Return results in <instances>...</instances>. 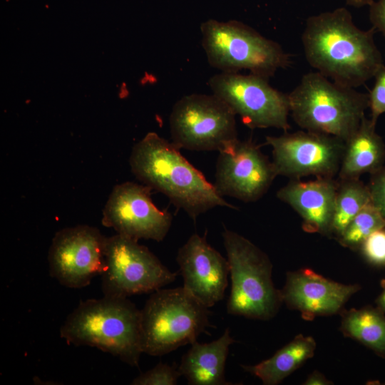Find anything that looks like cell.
<instances>
[{
  "label": "cell",
  "mask_w": 385,
  "mask_h": 385,
  "mask_svg": "<svg viewBox=\"0 0 385 385\" xmlns=\"http://www.w3.org/2000/svg\"><path fill=\"white\" fill-rule=\"evenodd\" d=\"M374 84L369 91V108L370 120L376 124L379 117L385 113V66H381L374 76Z\"/></svg>",
  "instance_id": "484cf974"
},
{
  "label": "cell",
  "mask_w": 385,
  "mask_h": 385,
  "mask_svg": "<svg viewBox=\"0 0 385 385\" xmlns=\"http://www.w3.org/2000/svg\"><path fill=\"white\" fill-rule=\"evenodd\" d=\"M375 31L358 28L344 7L311 16L302 34L307 61L334 82L356 88L384 65Z\"/></svg>",
  "instance_id": "6da1fadb"
},
{
  "label": "cell",
  "mask_w": 385,
  "mask_h": 385,
  "mask_svg": "<svg viewBox=\"0 0 385 385\" xmlns=\"http://www.w3.org/2000/svg\"><path fill=\"white\" fill-rule=\"evenodd\" d=\"M129 163L139 180L166 195L194 220L216 207L236 209L188 161L180 148L155 133H147L133 146Z\"/></svg>",
  "instance_id": "7a4b0ae2"
},
{
  "label": "cell",
  "mask_w": 385,
  "mask_h": 385,
  "mask_svg": "<svg viewBox=\"0 0 385 385\" xmlns=\"http://www.w3.org/2000/svg\"><path fill=\"white\" fill-rule=\"evenodd\" d=\"M222 235L231 279L227 312L253 319L273 318L282 302L272 282L269 257L234 231L225 228Z\"/></svg>",
  "instance_id": "8992f818"
},
{
  "label": "cell",
  "mask_w": 385,
  "mask_h": 385,
  "mask_svg": "<svg viewBox=\"0 0 385 385\" xmlns=\"http://www.w3.org/2000/svg\"><path fill=\"white\" fill-rule=\"evenodd\" d=\"M235 342L227 328L216 340L191 344L178 369L190 385H231L225 369L230 345Z\"/></svg>",
  "instance_id": "ac0fdd59"
},
{
  "label": "cell",
  "mask_w": 385,
  "mask_h": 385,
  "mask_svg": "<svg viewBox=\"0 0 385 385\" xmlns=\"http://www.w3.org/2000/svg\"><path fill=\"white\" fill-rule=\"evenodd\" d=\"M152 188L125 182L115 185L103 210L102 225L117 234L137 240H164L172 224V215L153 202Z\"/></svg>",
  "instance_id": "4fadbf2b"
},
{
  "label": "cell",
  "mask_w": 385,
  "mask_h": 385,
  "mask_svg": "<svg viewBox=\"0 0 385 385\" xmlns=\"http://www.w3.org/2000/svg\"><path fill=\"white\" fill-rule=\"evenodd\" d=\"M200 31L208 63L221 72L245 69L269 78L291 64L290 55L278 43L242 22L209 19Z\"/></svg>",
  "instance_id": "52a82bcc"
},
{
  "label": "cell",
  "mask_w": 385,
  "mask_h": 385,
  "mask_svg": "<svg viewBox=\"0 0 385 385\" xmlns=\"http://www.w3.org/2000/svg\"><path fill=\"white\" fill-rule=\"evenodd\" d=\"M218 152L214 186L222 197L256 201L277 176L272 162L251 140L235 139Z\"/></svg>",
  "instance_id": "5bb4252c"
},
{
  "label": "cell",
  "mask_w": 385,
  "mask_h": 385,
  "mask_svg": "<svg viewBox=\"0 0 385 385\" xmlns=\"http://www.w3.org/2000/svg\"><path fill=\"white\" fill-rule=\"evenodd\" d=\"M69 344L89 346L139 366L140 309L128 298L104 296L81 302L60 328Z\"/></svg>",
  "instance_id": "3957f363"
},
{
  "label": "cell",
  "mask_w": 385,
  "mask_h": 385,
  "mask_svg": "<svg viewBox=\"0 0 385 385\" xmlns=\"http://www.w3.org/2000/svg\"><path fill=\"white\" fill-rule=\"evenodd\" d=\"M346 3L355 7L369 6L374 0H346Z\"/></svg>",
  "instance_id": "4dcf8cb0"
},
{
  "label": "cell",
  "mask_w": 385,
  "mask_h": 385,
  "mask_svg": "<svg viewBox=\"0 0 385 385\" xmlns=\"http://www.w3.org/2000/svg\"><path fill=\"white\" fill-rule=\"evenodd\" d=\"M316 342L312 337L299 334L274 354L255 365H241L265 385H277L314 356Z\"/></svg>",
  "instance_id": "ffe728a7"
},
{
  "label": "cell",
  "mask_w": 385,
  "mask_h": 385,
  "mask_svg": "<svg viewBox=\"0 0 385 385\" xmlns=\"http://www.w3.org/2000/svg\"><path fill=\"white\" fill-rule=\"evenodd\" d=\"M180 376H181L177 366L160 362L135 378L131 384L175 385Z\"/></svg>",
  "instance_id": "cb8c5ba5"
},
{
  "label": "cell",
  "mask_w": 385,
  "mask_h": 385,
  "mask_svg": "<svg viewBox=\"0 0 385 385\" xmlns=\"http://www.w3.org/2000/svg\"><path fill=\"white\" fill-rule=\"evenodd\" d=\"M384 227L385 218L370 202L350 222L338 240L341 245L356 249L370 235Z\"/></svg>",
  "instance_id": "603a6c76"
},
{
  "label": "cell",
  "mask_w": 385,
  "mask_h": 385,
  "mask_svg": "<svg viewBox=\"0 0 385 385\" xmlns=\"http://www.w3.org/2000/svg\"><path fill=\"white\" fill-rule=\"evenodd\" d=\"M369 6V20L372 27L385 37V0H374Z\"/></svg>",
  "instance_id": "83f0119b"
},
{
  "label": "cell",
  "mask_w": 385,
  "mask_h": 385,
  "mask_svg": "<svg viewBox=\"0 0 385 385\" xmlns=\"http://www.w3.org/2000/svg\"><path fill=\"white\" fill-rule=\"evenodd\" d=\"M360 248L364 257L371 265L385 266V227L370 235Z\"/></svg>",
  "instance_id": "d4e9b609"
},
{
  "label": "cell",
  "mask_w": 385,
  "mask_h": 385,
  "mask_svg": "<svg viewBox=\"0 0 385 385\" xmlns=\"http://www.w3.org/2000/svg\"><path fill=\"white\" fill-rule=\"evenodd\" d=\"M304 384L306 385H328L332 383L322 374L315 371L309 375Z\"/></svg>",
  "instance_id": "f1b7e54d"
},
{
  "label": "cell",
  "mask_w": 385,
  "mask_h": 385,
  "mask_svg": "<svg viewBox=\"0 0 385 385\" xmlns=\"http://www.w3.org/2000/svg\"><path fill=\"white\" fill-rule=\"evenodd\" d=\"M176 260L186 291L208 308L223 299L228 285L229 262L205 236L191 235L178 250Z\"/></svg>",
  "instance_id": "9a60e30c"
},
{
  "label": "cell",
  "mask_w": 385,
  "mask_h": 385,
  "mask_svg": "<svg viewBox=\"0 0 385 385\" xmlns=\"http://www.w3.org/2000/svg\"><path fill=\"white\" fill-rule=\"evenodd\" d=\"M265 144L272 147L277 175L293 180L309 175L333 178L345 148V142L337 137L308 130L267 136Z\"/></svg>",
  "instance_id": "8fae6325"
},
{
  "label": "cell",
  "mask_w": 385,
  "mask_h": 385,
  "mask_svg": "<svg viewBox=\"0 0 385 385\" xmlns=\"http://www.w3.org/2000/svg\"><path fill=\"white\" fill-rule=\"evenodd\" d=\"M370 202L369 188L359 179L340 180L335 199L331 235L338 238L354 217Z\"/></svg>",
  "instance_id": "7402d4cb"
},
{
  "label": "cell",
  "mask_w": 385,
  "mask_h": 385,
  "mask_svg": "<svg viewBox=\"0 0 385 385\" xmlns=\"http://www.w3.org/2000/svg\"><path fill=\"white\" fill-rule=\"evenodd\" d=\"M268 79L250 73H223L212 76L208 85L247 127L289 129L288 94L272 88Z\"/></svg>",
  "instance_id": "30bf717a"
},
{
  "label": "cell",
  "mask_w": 385,
  "mask_h": 385,
  "mask_svg": "<svg viewBox=\"0 0 385 385\" xmlns=\"http://www.w3.org/2000/svg\"><path fill=\"white\" fill-rule=\"evenodd\" d=\"M338 185L333 178L307 182L295 179L280 188L277 197L298 213L304 231L331 235Z\"/></svg>",
  "instance_id": "e0dca14e"
},
{
  "label": "cell",
  "mask_w": 385,
  "mask_h": 385,
  "mask_svg": "<svg viewBox=\"0 0 385 385\" xmlns=\"http://www.w3.org/2000/svg\"><path fill=\"white\" fill-rule=\"evenodd\" d=\"M385 145L376 132V125L364 117L345 148L338 175L340 180L359 179L364 173L371 175L383 167Z\"/></svg>",
  "instance_id": "d6986e66"
},
{
  "label": "cell",
  "mask_w": 385,
  "mask_h": 385,
  "mask_svg": "<svg viewBox=\"0 0 385 385\" xmlns=\"http://www.w3.org/2000/svg\"><path fill=\"white\" fill-rule=\"evenodd\" d=\"M368 188L371 202L385 218V167L372 174Z\"/></svg>",
  "instance_id": "4316f807"
},
{
  "label": "cell",
  "mask_w": 385,
  "mask_h": 385,
  "mask_svg": "<svg viewBox=\"0 0 385 385\" xmlns=\"http://www.w3.org/2000/svg\"><path fill=\"white\" fill-rule=\"evenodd\" d=\"M341 329L346 336L385 357V314L379 308L364 307L346 312Z\"/></svg>",
  "instance_id": "44dd1931"
},
{
  "label": "cell",
  "mask_w": 385,
  "mask_h": 385,
  "mask_svg": "<svg viewBox=\"0 0 385 385\" xmlns=\"http://www.w3.org/2000/svg\"><path fill=\"white\" fill-rule=\"evenodd\" d=\"M288 98L290 114L300 128L344 142L357 130L369 108L368 94L318 71L304 75Z\"/></svg>",
  "instance_id": "277c9868"
},
{
  "label": "cell",
  "mask_w": 385,
  "mask_h": 385,
  "mask_svg": "<svg viewBox=\"0 0 385 385\" xmlns=\"http://www.w3.org/2000/svg\"><path fill=\"white\" fill-rule=\"evenodd\" d=\"M376 303L377 308L385 314V283L383 284V289L381 294L378 296Z\"/></svg>",
  "instance_id": "f546056e"
},
{
  "label": "cell",
  "mask_w": 385,
  "mask_h": 385,
  "mask_svg": "<svg viewBox=\"0 0 385 385\" xmlns=\"http://www.w3.org/2000/svg\"><path fill=\"white\" fill-rule=\"evenodd\" d=\"M172 142L195 151H219L237 138L235 113L215 94H190L174 105L170 118Z\"/></svg>",
  "instance_id": "9c48e42d"
},
{
  "label": "cell",
  "mask_w": 385,
  "mask_h": 385,
  "mask_svg": "<svg viewBox=\"0 0 385 385\" xmlns=\"http://www.w3.org/2000/svg\"><path fill=\"white\" fill-rule=\"evenodd\" d=\"M210 313L183 287L152 292L140 309L143 353L162 356L192 344L210 327Z\"/></svg>",
  "instance_id": "5b68a950"
},
{
  "label": "cell",
  "mask_w": 385,
  "mask_h": 385,
  "mask_svg": "<svg viewBox=\"0 0 385 385\" xmlns=\"http://www.w3.org/2000/svg\"><path fill=\"white\" fill-rule=\"evenodd\" d=\"M105 268L101 274L104 296L124 297L153 292L174 282L171 272L138 241L116 234L107 237Z\"/></svg>",
  "instance_id": "ba28073f"
},
{
  "label": "cell",
  "mask_w": 385,
  "mask_h": 385,
  "mask_svg": "<svg viewBox=\"0 0 385 385\" xmlns=\"http://www.w3.org/2000/svg\"><path fill=\"white\" fill-rule=\"evenodd\" d=\"M106 238L98 228L85 225L58 231L48 250L50 275L69 288L88 285L104 270Z\"/></svg>",
  "instance_id": "7c38bea8"
},
{
  "label": "cell",
  "mask_w": 385,
  "mask_h": 385,
  "mask_svg": "<svg viewBox=\"0 0 385 385\" xmlns=\"http://www.w3.org/2000/svg\"><path fill=\"white\" fill-rule=\"evenodd\" d=\"M359 289V284L339 283L305 268L288 272L279 292L289 308L299 311L305 319H312L338 313Z\"/></svg>",
  "instance_id": "2e32d148"
}]
</instances>
